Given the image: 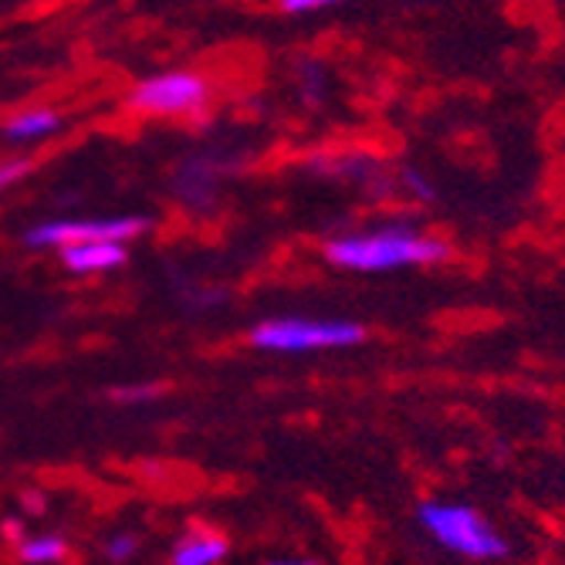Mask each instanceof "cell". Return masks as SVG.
Returning a JSON list of instances; mask_svg holds the SVG:
<instances>
[{"label":"cell","instance_id":"obj_1","mask_svg":"<svg viewBox=\"0 0 565 565\" xmlns=\"http://www.w3.org/2000/svg\"><path fill=\"white\" fill-rule=\"evenodd\" d=\"M329 262L349 271H390L403 265H430L440 262L447 247L434 237H424L409 227H383L373 234L339 237L326 247Z\"/></svg>","mask_w":565,"mask_h":565},{"label":"cell","instance_id":"obj_2","mask_svg":"<svg viewBox=\"0 0 565 565\" xmlns=\"http://www.w3.org/2000/svg\"><path fill=\"white\" fill-rule=\"evenodd\" d=\"M420 525L450 552L468 558H501L508 542L468 504H424Z\"/></svg>","mask_w":565,"mask_h":565},{"label":"cell","instance_id":"obj_3","mask_svg":"<svg viewBox=\"0 0 565 565\" xmlns=\"http://www.w3.org/2000/svg\"><path fill=\"white\" fill-rule=\"evenodd\" d=\"M250 342L271 352L342 349L363 342V326L345 319H271L250 332Z\"/></svg>","mask_w":565,"mask_h":565},{"label":"cell","instance_id":"obj_4","mask_svg":"<svg viewBox=\"0 0 565 565\" xmlns=\"http://www.w3.org/2000/svg\"><path fill=\"white\" fill-rule=\"evenodd\" d=\"M132 109L157 113V116H177V113H196L207 102V82L193 72H170L152 75L132 92Z\"/></svg>","mask_w":565,"mask_h":565},{"label":"cell","instance_id":"obj_5","mask_svg":"<svg viewBox=\"0 0 565 565\" xmlns=\"http://www.w3.org/2000/svg\"><path fill=\"white\" fill-rule=\"evenodd\" d=\"M149 227L146 217H109V221H47L24 234L31 247L78 244V241H129Z\"/></svg>","mask_w":565,"mask_h":565},{"label":"cell","instance_id":"obj_6","mask_svg":"<svg viewBox=\"0 0 565 565\" xmlns=\"http://www.w3.org/2000/svg\"><path fill=\"white\" fill-rule=\"evenodd\" d=\"M62 258L72 271H109L119 268L126 262V244L122 241H78V244H65Z\"/></svg>","mask_w":565,"mask_h":565},{"label":"cell","instance_id":"obj_7","mask_svg":"<svg viewBox=\"0 0 565 565\" xmlns=\"http://www.w3.org/2000/svg\"><path fill=\"white\" fill-rule=\"evenodd\" d=\"M214 167H207V160H190L180 173H177V186L186 196L190 207H211L214 196Z\"/></svg>","mask_w":565,"mask_h":565},{"label":"cell","instance_id":"obj_8","mask_svg":"<svg viewBox=\"0 0 565 565\" xmlns=\"http://www.w3.org/2000/svg\"><path fill=\"white\" fill-rule=\"evenodd\" d=\"M227 555V542L217 535H186L173 548V565H214Z\"/></svg>","mask_w":565,"mask_h":565},{"label":"cell","instance_id":"obj_9","mask_svg":"<svg viewBox=\"0 0 565 565\" xmlns=\"http://www.w3.org/2000/svg\"><path fill=\"white\" fill-rule=\"evenodd\" d=\"M62 126V119L55 113H47V109H34V113H24L18 119H11L4 126V136L8 139H41L47 132H55Z\"/></svg>","mask_w":565,"mask_h":565},{"label":"cell","instance_id":"obj_10","mask_svg":"<svg viewBox=\"0 0 565 565\" xmlns=\"http://www.w3.org/2000/svg\"><path fill=\"white\" fill-rule=\"evenodd\" d=\"M62 555H65V542L58 535H38V539H24L21 542V558L34 562V565L58 562Z\"/></svg>","mask_w":565,"mask_h":565},{"label":"cell","instance_id":"obj_11","mask_svg":"<svg viewBox=\"0 0 565 565\" xmlns=\"http://www.w3.org/2000/svg\"><path fill=\"white\" fill-rule=\"evenodd\" d=\"M342 0H281L285 14H308V11H322V8H335Z\"/></svg>","mask_w":565,"mask_h":565},{"label":"cell","instance_id":"obj_12","mask_svg":"<svg viewBox=\"0 0 565 565\" xmlns=\"http://www.w3.org/2000/svg\"><path fill=\"white\" fill-rule=\"evenodd\" d=\"M136 548H139V542H136L132 535H119V539L109 542V558H113V562H126V558L136 555Z\"/></svg>","mask_w":565,"mask_h":565},{"label":"cell","instance_id":"obj_13","mask_svg":"<svg viewBox=\"0 0 565 565\" xmlns=\"http://www.w3.org/2000/svg\"><path fill=\"white\" fill-rule=\"evenodd\" d=\"M28 170H31V160H11V163H4V167H0V190L18 183Z\"/></svg>","mask_w":565,"mask_h":565},{"label":"cell","instance_id":"obj_14","mask_svg":"<svg viewBox=\"0 0 565 565\" xmlns=\"http://www.w3.org/2000/svg\"><path fill=\"white\" fill-rule=\"evenodd\" d=\"M403 183H406V186H414V193H417L420 200H434V196H437L434 186H430L417 170H403Z\"/></svg>","mask_w":565,"mask_h":565},{"label":"cell","instance_id":"obj_15","mask_svg":"<svg viewBox=\"0 0 565 565\" xmlns=\"http://www.w3.org/2000/svg\"><path fill=\"white\" fill-rule=\"evenodd\" d=\"M271 565H316V562H271Z\"/></svg>","mask_w":565,"mask_h":565}]
</instances>
